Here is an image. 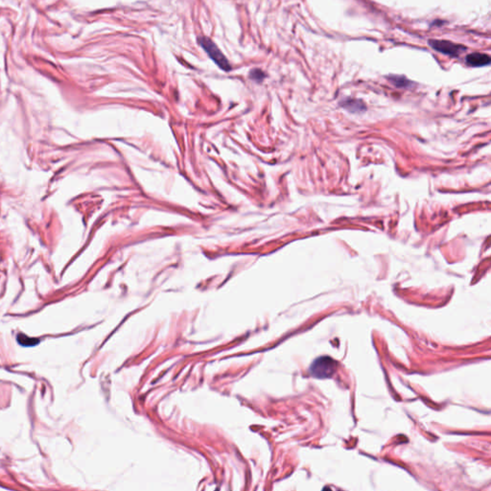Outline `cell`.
Listing matches in <instances>:
<instances>
[{"label":"cell","instance_id":"6da1fadb","mask_svg":"<svg viewBox=\"0 0 491 491\" xmlns=\"http://www.w3.org/2000/svg\"><path fill=\"white\" fill-rule=\"evenodd\" d=\"M338 364L334 359L328 356H322L316 359L310 366V375L318 379H326L335 373Z\"/></svg>","mask_w":491,"mask_h":491},{"label":"cell","instance_id":"7a4b0ae2","mask_svg":"<svg viewBox=\"0 0 491 491\" xmlns=\"http://www.w3.org/2000/svg\"><path fill=\"white\" fill-rule=\"evenodd\" d=\"M199 43L201 44V46L203 47V50L211 57L212 61L216 63L221 69L225 71H231L230 63L227 61V59L224 56V54L222 53V51L219 49L218 46L211 39H208L206 37H202V38L199 39Z\"/></svg>","mask_w":491,"mask_h":491},{"label":"cell","instance_id":"3957f363","mask_svg":"<svg viewBox=\"0 0 491 491\" xmlns=\"http://www.w3.org/2000/svg\"><path fill=\"white\" fill-rule=\"evenodd\" d=\"M429 44L437 52L451 57H459L462 52L466 51V47L464 45L443 39H430Z\"/></svg>","mask_w":491,"mask_h":491},{"label":"cell","instance_id":"277c9868","mask_svg":"<svg viewBox=\"0 0 491 491\" xmlns=\"http://www.w3.org/2000/svg\"><path fill=\"white\" fill-rule=\"evenodd\" d=\"M465 62L466 64L471 67H482L486 66L490 64V57L484 53L480 52H474L471 54L467 55L465 57Z\"/></svg>","mask_w":491,"mask_h":491},{"label":"cell","instance_id":"5b68a950","mask_svg":"<svg viewBox=\"0 0 491 491\" xmlns=\"http://www.w3.org/2000/svg\"><path fill=\"white\" fill-rule=\"evenodd\" d=\"M341 106L344 109H348L350 112H360L366 109V106L361 100L356 99H345L341 102Z\"/></svg>","mask_w":491,"mask_h":491},{"label":"cell","instance_id":"8992f818","mask_svg":"<svg viewBox=\"0 0 491 491\" xmlns=\"http://www.w3.org/2000/svg\"><path fill=\"white\" fill-rule=\"evenodd\" d=\"M387 79L390 81L393 86L399 87V88H406L409 86H413V83L404 77V76H399V75H389Z\"/></svg>","mask_w":491,"mask_h":491},{"label":"cell","instance_id":"52a82bcc","mask_svg":"<svg viewBox=\"0 0 491 491\" xmlns=\"http://www.w3.org/2000/svg\"><path fill=\"white\" fill-rule=\"evenodd\" d=\"M17 341H18V343L22 344L24 346H34L37 343H39V340H38V339L28 338L27 336L22 335V334H19L17 336Z\"/></svg>","mask_w":491,"mask_h":491},{"label":"cell","instance_id":"ba28073f","mask_svg":"<svg viewBox=\"0 0 491 491\" xmlns=\"http://www.w3.org/2000/svg\"><path fill=\"white\" fill-rule=\"evenodd\" d=\"M265 77V74L264 72L260 69H253V71L250 72V78L254 81H258V82H261L263 79Z\"/></svg>","mask_w":491,"mask_h":491}]
</instances>
